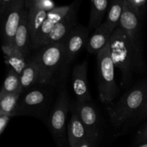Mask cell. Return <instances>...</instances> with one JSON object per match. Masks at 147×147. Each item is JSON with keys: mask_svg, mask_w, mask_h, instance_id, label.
<instances>
[{"mask_svg": "<svg viewBox=\"0 0 147 147\" xmlns=\"http://www.w3.org/2000/svg\"><path fill=\"white\" fill-rule=\"evenodd\" d=\"M90 30L80 24H76L72 30L65 41L63 42L65 49L66 60L70 63L78 55L88 40Z\"/></svg>", "mask_w": 147, "mask_h": 147, "instance_id": "obj_12", "label": "cell"}, {"mask_svg": "<svg viewBox=\"0 0 147 147\" xmlns=\"http://www.w3.org/2000/svg\"><path fill=\"white\" fill-rule=\"evenodd\" d=\"M20 77L22 93H24L27 89L36 85L51 83V81L45 76L41 67L32 57L28 59L27 65Z\"/></svg>", "mask_w": 147, "mask_h": 147, "instance_id": "obj_13", "label": "cell"}, {"mask_svg": "<svg viewBox=\"0 0 147 147\" xmlns=\"http://www.w3.org/2000/svg\"><path fill=\"white\" fill-rule=\"evenodd\" d=\"M123 1L124 0H111L109 4L107 17L105 22L113 32L119 24L123 11Z\"/></svg>", "mask_w": 147, "mask_h": 147, "instance_id": "obj_22", "label": "cell"}, {"mask_svg": "<svg viewBox=\"0 0 147 147\" xmlns=\"http://www.w3.org/2000/svg\"><path fill=\"white\" fill-rule=\"evenodd\" d=\"M12 0H0V18H3Z\"/></svg>", "mask_w": 147, "mask_h": 147, "instance_id": "obj_29", "label": "cell"}, {"mask_svg": "<svg viewBox=\"0 0 147 147\" xmlns=\"http://www.w3.org/2000/svg\"><path fill=\"white\" fill-rule=\"evenodd\" d=\"M141 17L142 14L135 11L124 0L119 27L124 31L126 35L139 47H141Z\"/></svg>", "mask_w": 147, "mask_h": 147, "instance_id": "obj_7", "label": "cell"}, {"mask_svg": "<svg viewBox=\"0 0 147 147\" xmlns=\"http://www.w3.org/2000/svg\"><path fill=\"white\" fill-rule=\"evenodd\" d=\"M45 100L46 94L42 90L34 89L23 96L22 93L11 116L34 114L42 107Z\"/></svg>", "mask_w": 147, "mask_h": 147, "instance_id": "obj_11", "label": "cell"}, {"mask_svg": "<svg viewBox=\"0 0 147 147\" xmlns=\"http://www.w3.org/2000/svg\"><path fill=\"white\" fill-rule=\"evenodd\" d=\"M70 110L76 113L80 120L87 128L90 134L100 138V120L96 107L89 102H78L70 103Z\"/></svg>", "mask_w": 147, "mask_h": 147, "instance_id": "obj_8", "label": "cell"}, {"mask_svg": "<svg viewBox=\"0 0 147 147\" xmlns=\"http://www.w3.org/2000/svg\"><path fill=\"white\" fill-rule=\"evenodd\" d=\"M38 50L32 58L52 83L57 72L63 65L67 64L64 42L46 45Z\"/></svg>", "mask_w": 147, "mask_h": 147, "instance_id": "obj_4", "label": "cell"}, {"mask_svg": "<svg viewBox=\"0 0 147 147\" xmlns=\"http://www.w3.org/2000/svg\"><path fill=\"white\" fill-rule=\"evenodd\" d=\"M74 5V1L68 5L60 6L55 7L47 14L45 20L42 25L41 29L36 37L34 42L32 44V47L34 49H40L42 47V45L45 39L49 35L55 26L66 17L67 14Z\"/></svg>", "mask_w": 147, "mask_h": 147, "instance_id": "obj_10", "label": "cell"}, {"mask_svg": "<svg viewBox=\"0 0 147 147\" xmlns=\"http://www.w3.org/2000/svg\"><path fill=\"white\" fill-rule=\"evenodd\" d=\"M113 31L105 22H102L98 27L95 29L94 32L88 40L86 49L91 54L100 53L105 47H107L110 42L111 36Z\"/></svg>", "mask_w": 147, "mask_h": 147, "instance_id": "obj_15", "label": "cell"}, {"mask_svg": "<svg viewBox=\"0 0 147 147\" xmlns=\"http://www.w3.org/2000/svg\"><path fill=\"white\" fill-rule=\"evenodd\" d=\"M22 93H17L9 95L0 100V116H9L11 117Z\"/></svg>", "mask_w": 147, "mask_h": 147, "instance_id": "obj_23", "label": "cell"}, {"mask_svg": "<svg viewBox=\"0 0 147 147\" xmlns=\"http://www.w3.org/2000/svg\"><path fill=\"white\" fill-rule=\"evenodd\" d=\"M109 47L115 67L121 73L122 87L127 88L131 82L134 72L142 65L141 47L136 46L119 26L111 36Z\"/></svg>", "mask_w": 147, "mask_h": 147, "instance_id": "obj_1", "label": "cell"}, {"mask_svg": "<svg viewBox=\"0 0 147 147\" xmlns=\"http://www.w3.org/2000/svg\"><path fill=\"white\" fill-rule=\"evenodd\" d=\"M25 9L24 0H12L3 19V45H14V37Z\"/></svg>", "mask_w": 147, "mask_h": 147, "instance_id": "obj_6", "label": "cell"}, {"mask_svg": "<svg viewBox=\"0 0 147 147\" xmlns=\"http://www.w3.org/2000/svg\"><path fill=\"white\" fill-rule=\"evenodd\" d=\"M27 22H28L29 32L31 39V45L34 42L41 29L43 22L45 20L47 12L42 10L30 8L27 9Z\"/></svg>", "mask_w": 147, "mask_h": 147, "instance_id": "obj_19", "label": "cell"}, {"mask_svg": "<svg viewBox=\"0 0 147 147\" xmlns=\"http://www.w3.org/2000/svg\"><path fill=\"white\" fill-rule=\"evenodd\" d=\"M88 63L84 61L81 64L76 65L72 73V85L73 92L78 102H89L91 100L88 89L87 78Z\"/></svg>", "mask_w": 147, "mask_h": 147, "instance_id": "obj_14", "label": "cell"}, {"mask_svg": "<svg viewBox=\"0 0 147 147\" xmlns=\"http://www.w3.org/2000/svg\"><path fill=\"white\" fill-rule=\"evenodd\" d=\"M70 106L67 89L64 87L60 90L48 119L50 131L60 147L64 146L65 142L66 121Z\"/></svg>", "mask_w": 147, "mask_h": 147, "instance_id": "obj_5", "label": "cell"}, {"mask_svg": "<svg viewBox=\"0 0 147 147\" xmlns=\"http://www.w3.org/2000/svg\"><path fill=\"white\" fill-rule=\"evenodd\" d=\"M98 140L99 138L90 136L82 142L80 147H97Z\"/></svg>", "mask_w": 147, "mask_h": 147, "instance_id": "obj_28", "label": "cell"}, {"mask_svg": "<svg viewBox=\"0 0 147 147\" xmlns=\"http://www.w3.org/2000/svg\"><path fill=\"white\" fill-rule=\"evenodd\" d=\"M136 147H147V142H144V143L140 144H138V146Z\"/></svg>", "mask_w": 147, "mask_h": 147, "instance_id": "obj_32", "label": "cell"}, {"mask_svg": "<svg viewBox=\"0 0 147 147\" xmlns=\"http://www.w3.org/2000/svg\"><path fill=\"white\" fill-rule=\"evenodd\" d=\"M126 1L135 11L140 14H142V10L146 4L147 0H126Z\"/></svg>", "mask_w": 147, "mask_h": 147, "instance_id": "obj_27", "label": "cell"}, {"mask_svg": "<svg viewBox=\"0 0 147 147\" xmlns=\"http://www.w3.org/2000/svg\"><path fill=\"white\" fill-rule=\"evenodd\" d=\"M17 93H22L20 75L17 74L12 69H9L0 90V100L9 95Z\"/></svg>", "mask_w": 147, "mask_h": 147, "instance_id": "obj_21", "label": "cell"}, {"mask_svg": "<svg viewBox=\"0 0 147 147\" xmlns=\"http://www.w3.org/2000/svg\"><path fill=\"white\" fill-rule=\"evenodd\" d=\"M145 142H147V123L138 130L135 136V143L137 144H140Z\"/></svg>", "mask_w": 147, "mask_h": 147, "instance_id": "obj_26", "label": "cell"}, {"mask_svg": "<svg viewBox=\"0 0 147 147\" xmlns=\"http://www.w3.org/2000/svg\"><path fill=\"white\" fill-rule=\"evenodd\" d=\"M147 118V94L146 97V100H145L144 103L143 107L142 108L140 111L138 112L136 114V116L126 125L127 127H131V126H134L136 124V123H139L142 121L144 120L145 119Z\"/></svg>", "mask_w": 147, "mask_h": 147, "instance_id": "obj_25", "label": "cell"}, {"mask_svg": "<svg viewBox=\"0 0 147 147\" xmlns=\"http://www.w3.org/2000/svg\"><path fill=\"white\" fill-rule=\"evenodd\" d=\"M5 63L18 75H21L27 65L28 57L24 55L14 45H2Z\"/></svg>", "mask_w": 147, "mask_h": 147, "instance_id": "obj_17", "label": "cell"}, {"mask_svg": "<svg viewBox=\"0 0 147 147\" xmlns=\"http://www.w3.org/2000/svg\"><path fill=\"white\" fill-rule=\"evenodd\" d=\"M147 94V80L136 85L122 96L115 104L107 106L110 121L115 129L126 125L143 107Z\"/></svg>", "mask_w": 147, "mask_h": 147, "instance_id": "obj_2", "label": "cell"}, {"mask_svg": "<svg viewBox=\"0 0 147 147\" xmlns=\"http://www.w3.org/2000/svg\"><path fill=\"white\" fill-rule=\"evenodd\" d=\"M10 119V116H0V135L2 134L5 129L7 123Z\"/></svg>", "mask_w": 147, "mask_h": 147, "instance_id": "obj_30", "label": "cell"}, {"mask_svg": "<svg viewBox=\"0 0 147 147\" xmlns=\"http://www.w3.org/2000/svg\"><path fill=\"white\" fill-rule=\"evenodd\" d=\"M90 20H89L88 30L96 29L103 22V19L109 7V0H90Z\"/></svg>", "mask_w": 147, "mask_h": 147, "instance_id": "obj_20", "label": "cell"}, {"mask_svg": "<svg viewBox=\"0 0 147 147\" xmlns=\"http://www.w3.org/2000/svg\"><path fill=\"white\" fill-rule=\"evenodd\" d=\"M33 0H24V4H25V9H27L30 7V4H32Z\"/></svg>", "mask_w": 147, "mask_h": 147, "instance_id": "obj_31", "label": "cell"}, {"mask_svg": "<svg viewBox=\"0 0 147 147\" xmlns=\"http://www.w3.org/2000/svg\"><path fill=\"white\" fill-rule=\"evenodd\" d=\"M70 111L71 118L67 126L68 143L70 147H80L85 139L93 136L83 125L76 112L72 110H70Z\"/></svg>", "mask_w": 147, "mask_h": 147, "instance_id": "obj_16", "label": "cell"}, {"mask_svg": "<svg viewBox=\"0 0 147 147\" xmlns=\"http://www.w3.org/2000/svg\"><path fill=\"white\" fill-rule=\"evenodd\" d=\"M80 1L81 0H75L74 5L72 9L64 19H63L55 26L51 32L49 34L43 42L42 47L46 45L63 42L65 41L72 30L77 24V14Z\"/></svg>", "mask_w": 147, "mask_h": 147, "instance_id": "obj_9", "label": "cell"}, {"mask_svg": "<svg viewBox=\"0 0 147 147\" xmlns=\"http://www.w3.org/2000/svg\"><path fill=\"white\" fill-rule=\"evenodd\" d=\"M55 7H56V6L53 0H33L28 9L34 8L48 12Z\"/></svg>", "mask_w": 147, "mask_h": 147, "instance_id": "obj_24", "label": "cell"}, {"mask_svg": "<svg viewBox=\"0 0 147 147\" xmlns=\"http://www.w3.org/2000/svg\"><path fill=\"white\" fill-rule=\"evenodd\" d=\"M14 45L24 55L28 57L32 45L27 22V11L26 9L23 12L21 21L16 31L14 37Z\"/></svg>", "mask_w": 147, "mask_h": 147, "instance_id": "obj_18", "label": "cell"}, {"mask_svg": "<svg viewBox=\"0 0 147 147\" xmlns=\"http://www.w3.org/2000/svg\"><path fill=\"white\" fill-rule=\"evenodd\" d=\"M115 66L111 57L109 45L97 54L98 88L99 98L106 106L113 103L119 93L115 80Z\"/></svg>", "mask_w": 147, "mask_h": 147, "instance_id": "obj_3", "label": "cell"}]
</instances>
